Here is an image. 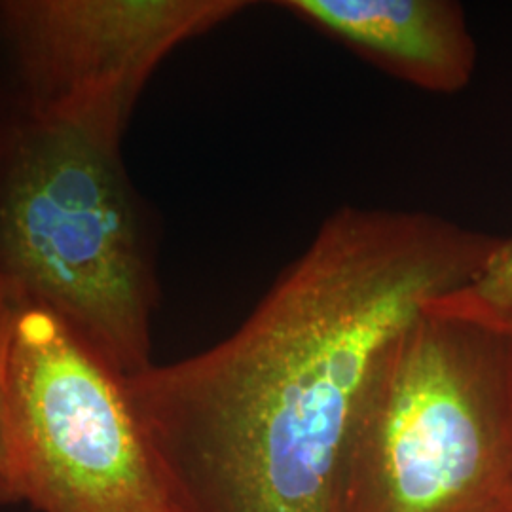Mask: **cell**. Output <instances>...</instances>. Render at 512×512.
Masks as SVG:
<instances>
[{
    "mask_svg": "<svg viewBox=\"0 0 512 512\" xmlns=\"http://www.w3.org/2000/svg\"><path fill=\"white\" fill-rule=\"evenodd\" d=\"M497 245L427 213L342 207L228 338L124 378L184 512H330L376 357Z\"/></svg>",
    "mask_w": 512,
    "mask_h": 512,
    "instance_id": "cell-1",
    "label": "cell"
},
{
    "mask_svg": "<svg viewBox=\"0 0 512 512\" xmlns=\"http://www.w3.org/2000/svg\"><path fill=\"white\" fill-rule=\"evenodd\" d=\"M512 495V336L429 308L380 351L330 512H490Z\"/></svg>",
    "mask_w": 512,
    "mask_h": 512,
    "instance_id": "cell-2",
    "label": "cell"
},
{
    "mask_svg": "<svg viewBox=\"0 0 512 512\" xmlns=\"http://www.w3.org/2000/svg\"><path fill=\"white\" fill-rule=\"evenodd\" d=\"M0 283L122 378L154 365V277L120 154L27 116L0 129Z\"/></svg>",
    "mask_w": 512,
    "mask_h": 512,
    "instance_id": "cell-3",
    "label": "cell"
},
{
    "mask_svg": "<svg viewBox=\"0 0 512 512\" xmlns=\"http://www.w3.org/2000/svg\"><path fill=\"white\" fill-rule=\"evenodd\" d=\"M8 408L21 503L37 512H184L126 380L48 311L16 306Z\"/></svg>",
    "mask_w": 512,
    "mask_h": 512,
    "instance_id": "cell-4",
    "label": "cell"
},
{
    "mask_svg": "<svg viewBox=\"0 0 512 512\" xmlns=\"http://www.w3.org/2000/svg\"><path fill=\"white\" fill-rule=\"evenodd\" d=\"M249 6L243 0H4L0 35L27 118L120 154L150 76L177 46Z\"/></svg>",
    "mask_w": 512,
    "mask_h": 512,
    "instance_id": "cell-5",
    "label": "cell"
},
{
    "mask_svg": "<svg viewBox=\"0 0 512 512\" xmlns=\"http://www.w3.org/2000/svg\"><path fill=\"white\" fill-rule=\"evenodd\" d=\"M277 6L425 92H459L475 73V40L458 2L285 0Z\"/></svg>",
    "mask_w": 512,
    "mask_h": 512,
    "instance_id": "cell-6",
    "label": "cell"
},
{
    "mask_svg": "<svg viewBox=\"0 0 512 512\" xmlns=\"http://www.w3.org/2000/svg\"><path fill=\"white\" fill-rule=\"evenodd\" d=\"M512 336V238H501L494 255L463 289L427 302Z\"/></svg>",
    "mask_w": 512,
    "mask_h": 512,
    "instance_id": "cell-7",
    "label": "cell"
},
{
    "mask_svg": "<svg viewBox=\"0 0 512 512\" xmlns=\"http://www.w3.org/2000/svg\"><path fill=\"white\" fill-rule=\"evenodd\" d=\"M16 306L0 291V505L21 503L8 408V353Z\"/></svg>",
    "mask_w": 512,
    "mask_h": 512,
    "instance_id": "cell-8",
    "label": "cell"
},
{
    "mask_svg": "<svg viewBox=\"0 0 512 512\" xmlns=\"http://www.w3.org/2000/svg\"><path fill=\"white\" fill-rule=\"evenodd\" d=\"M490 512H512V495L511 497H507L503 503H499V505Z\"/></svg>",
    "mask_w": 512,
    "mask_h": 512,
    "instance_id": "cell-9",
    "label": "cell"
},
{
    "mask_svg": "<svg viewBox=\"0 0 512 512\" xmlns=\"http://www.w3.org/2000/svg\"><path fill=\"white\" fill-rule=\"evenodd\" d=\"M0 291H4V289H2V283H0Z\"/></svg>",
    "mask_w": 512,
    "mask_h": 512,
    "instance_id": "cell-10",
    "label": "cell"
}]
</instances>
